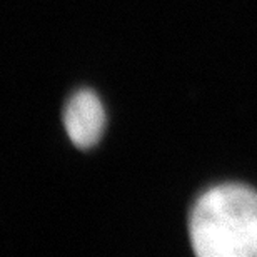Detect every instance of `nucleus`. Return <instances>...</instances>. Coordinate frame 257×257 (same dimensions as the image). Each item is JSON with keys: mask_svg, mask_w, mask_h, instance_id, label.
I'll list each match as a JSON object with an SVG mask.
<instances>
[{"mask_svg": "<svg viewBox=\"0 0 257 257\" xmlns=\"http://www.w3.org/2000/svg\"><path fill=\"white\" fill-rule=\"evenodd\" d=\"M64 125L74 146L92 147L105 127V112L94 92L80 90L69 100L64 112Z\"/></svg>", "mask_w": 257, "mask_h": 257, "instance_id": "2", "label": "nucleus"}, {"mask_svg": "<svg viewBox=\"0 0 257 257\" xmlns=\"http://www.w3.org/2000/svg\"><path fill=\"white\" fill-rule=\"evenodd\" d=\"M191 242L200 257H257V192L237 184L205 192L191 215Z\"/></svg>", "mask_w": 257, "mask_h": 257, "instance_id": "1", "label": "nucleus"}]
</instances>
